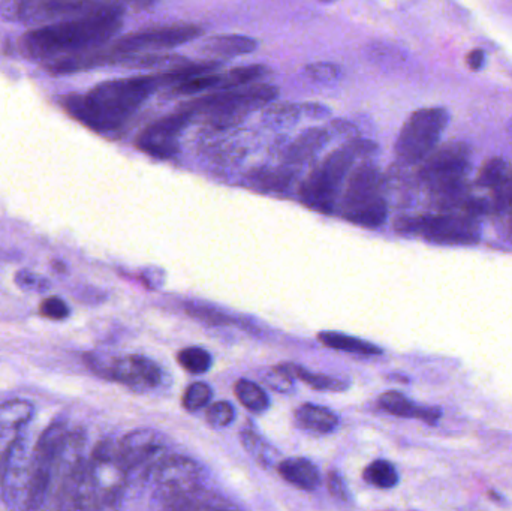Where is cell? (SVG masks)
<instances>
[{
	"label": "cell",
	"instance_id": "obj_1",
	"mask_svg": "<svg viewBox=\"0 0 512 511\" xmlns=\"http://www.w3.org/2000/svg\"><path fill=\"white\" fill-rule=\"evenodd\" d=\"M164 87L159 74L104 81L86 95H68L62 107L78 122L96 132H111L125 125L141 105Z\"/></svg>",
	"mask_w": 512,
	"mask_h": 511
},
{
	"label": "cell",
	"instance_id": "obj_2",
	"mask_svg": "<svg viewBox=\"0 0 512 511\" xmlns=\"http://www.w3.org/2000/svg\"><path fill=\"white\" fill-rule=\"evenodd\" d=\"M123 14V6H114L84 17L45 24L21 38V51L29 59L48 62L102 47L122 29Z\"/></svg>",
	"mask_w": 512,
	"mask_h": 511
},
{
	"label": "cell",
	"instance_id": "obj_3",
	"mask_svg": "<svg viewBox=\"0 0 512 511\" xmlns=\"http://www.w3.org/2000/svg\"><path fill=\"white\" fill-rule=\"evenodd\" d=\"M126 479L128 474L120 462L119 443L104 441L84 465L75 509H114L122 498Z\"/></svg>",
	"mask_w": 512,
	"mask_h": 511
},
{
	"label": "cell",
	"instance_id": "obj_4",
	"mask_svg": "<svg viewBox=\"0 0 512 511\" xmlns=\"http://www.w3.org/2000/svg\"><path fill=\"white\" fill-rule=\"evenodd\" d=\"M471 147L465 143H448L436 147L421 167L420 177L439 204L460 206L466 197V177L471 170Z\"/></svg>",
	"mask_w": 512,
	"mask_h": 511
},
{
	"label": "cell",
	"instance_id": "obj_5",
	"mask_svg": "<svg viewBox=\"0 0 512 511\" xmlns=\"http://www.w3.org/2000/svg\"><path fill=\"white\" fill-rule=\"evenodd\" d=\"M277 93L276 87L270 84L254 83L200 96L180 105V108L189 111L192 117L201 114L215 128H230L258 108L270 104Z\"/></svg>",
	"mask_w": 512,
	"mask_h": 511
},
{
	"label": "cell",
	"instance_id": "obj_6",
	"mask_svg": "<svg viewBox=\"0 0 512 511\" xmlns=\"http://www.w3.org/2000/svg\"><path fill=\"white\" fill-rule=\"evenodd\" d=\"M376 144L372 141H358L342 149L334 150L327 156L301 188V198L307 206L319 212L331 213L336 206L343 180L355 158L375 152Z\"/></svg>",
	"mask_w": 512,
	"mask_h": 511
},
{
	"label": "cell",
	"instance_id": "obj_7",
	"mask_svg": "<svg viewBox=\"0 0 512 511\" xmlns=\"http://www.w3.org/2000/svg\"><path fill=\"white\" fill-rule=\"evenodd\" d=\"M381 173L373 164H360L346 185L342 198L345 219L361 227L378 228L385 224L388 207L381 195Z\"/></svg>",
	"mask_w": 512,
	"mask_h": 511
},
{
	"label": "cell",
	"instance_id": "obj_8",
	"mask_svg": "<svg viewBox=\"0 0 512 511\" xmlns=\"http://www.w3.org/2000/svg\"><path fill=\"white\" fill-rule=\"evenodd\" d=\"M129 0H0V17L11 23H56L95 14Z\"/></svg>",
	"mask_w": 512,
	"mask_h": 511
},
{
	"label": "cell",
	"instance_id": "obj_9",
	"mask_svg": "<svg viewBox=\"0 0 512 511\" xmlns=\"http://www.w3.org/2000/svg\"><path fill=\"white\" fill-rule=\"evenodd\" d=\"M448 122L450 114L445 108H421L412 113L394 146L399 161L406 165L423 162L438 147Z\"/></svg>",
	"mask_w": 512,
	"mask_h": 511
},
{
	"label": "cell",
	"instance_id": "obj_10",
	"mask_svg": "<svg viewBox=\"0 0 512 511\" xmlns=\"http://www.w3.org/2000/svg\"><path fill=\"white\" fill-rule=\"evenodd\" d=\"M203 35V29L197 24H168V26L149 27L123 36L114 44L108 45L113 65H122L129 56L152 51L173 50L188 44Z\"/></svg>",
	"mask_w": 512,
	"mask_h": 511
},
{
	"label": "cell",
	"instance_id": "obj_11",
	"mask_svg": "<svg viewBox=\"0 0 512 511\" xmlns=\"http://www.w3.org/2000/svg\"><path fill=\"white\" fill-rule=\"evenodd\" d=\"M402 233L418 234L436 245H477L481 239L480 227L474 216L426 215L406 218L397 224Z\"/></svg>",
	"mask_w": 512,
	"mask_h": 511
},
{
	"label": "cell",
	"instance_id": "obj_12",
	"mask_svg": "<svg viewBox=\"0 0 512 511\" xmlns=\"http://www.w3.org/2000/svg\"><path fill=\"white\" fill-rule=\"evenodd\" d=\"M68 432L62 423L51 425L36 441L30 470L29 492H27V510L44 507L53 485L54 467L57 456L65 444Z\"/></svg>",
	"mask_w": 512,
	"mask_h": 511
},
{
	"label": "cell",
	"instance_id": "obj_13",
	"mask_svg": "<svg viewBox=\"0 0 512 511\" xmlns=\"http://www.w3.org/2000/svg\"><path fill=\"white\" fill-rule=\"evenodd\" d=\"M30 470H32V459L27 456L26 440L18 435L6 450L2 473H0V486H2V497L6 506L12 509H20V507L26 509Z\"/></svg>",
	"mask_w": 512,
	"mask_h": 511
},
{
	"label": "cell",
	"instance_id": "obj_14",
	"mask_svg": "<svg viewBox=\"0 0 512 511\" xmlns=\"http://www.w3.org/2000/svg\"><path fill=\"white\" fill-rule=\"evenodd\" d=\"M120 462L129 476H150L165 459V447L156 432L141 429L119 443Z\"/></svg>",
	"mask_w": 512,
	"mask_h": 511
},
{
	"label": "cell",
	"instance_id": "obj_15",
	"mask_svg": "<svg viewBox=\"0 0 512 511\" xmlns=\"http://www.w3.org/2000/svg\"><path fill=\"white\" fill-rule=\"evenodd\" d=\"M192 120V114L183 108L168 114L147 126L137 138V147L156 159H171L179 153V138Z\"/></svg>",
	"mask_w": 512,
	"mask_h": 511
},
{
	"label": "cell",
	"instance_id": "obj_16",
	"mask_svg": "<svg viewBox=\"0 0 512 511\" xmlns=\"http://www.w3.org/2000/svg\"><path fill=\"white\" fill-rule=\"evenodd\" d=\"M95 371L117 383L125 384L134 390L155 389L162 383V371L155 362L143 356H128L113 360L105 366L96 357L90 362Z\"/></svg>",
	"mask_w": 512,
	"mask_h": 511
},
{
	"label": "cell",
	"instance_id": "obj_17",
	"mask_svg": "<svg viewBox=\"0 0 512 511\" xmlns=\"http://www.w3.org/2000/svg\"><path fill=\"white\" fill-rule=\"evenodd\" d=\"M153 476H155L159 497L164 500V503H168L198 488L200 470L191 459L173 456V458H165L153 471Z\"/></svg>",
	"mask_w": 512,
	"mask_h": 511
},
{
	"label": "cell",
	"instance_id": "obj_18",
	"mask_svg": "<svg viewBox=\"0 0 512 511\" xmlns=\"http://www.w3.org/2000/svg\"><path fill=\"white\" fill-rule=\"evenodd\" d=\"M379 407L387 413L405 419H421L429 425H436L442 413L438 408H420L399 392H387L379 398Z\"/></svg>",
	"mask_w": 512,
	"mask_h": 511
},
{
	"label": "cell",
	"instance_id": "obj_19",
	"mask_svg": "<svg viewBox=\"0 0 512 511\" xmlns=\"http://www.w3.org/2000/svg\"><path fill=\"white\" fill-rule=\"evenodd\" d=\"M258 47V42L251 36L246 35H216L201 45V53L207 56L221 57V59H230V57L245 56V54L254 53Z\"/></svg>",
	"mask_w": 512,
	"mask_h": 511
},
{
	"label": "cell",
	"instance_id": "obj_20",
	"mask_svg": "<svg viewBox=\"0 0 512 511\" xmlns=\"http://www.w3.org/2000/svg\"><path fill=\"white\" fill-rule=\"evenodd\" d=\"M279 474L286 482L303 491H315L321 483L319 470L309 459H286L279 464Z\"/></svg>",
	"mask_w": 512,
	"mask_h": 511
},
{
	"label": "cell",
	"instance_id": "obj_21",
	"mask_svg": "<svg viewBox=\"0 0 512 511\" xmlns=\"http://www.w3.org/2000/svg\"><path fill=\"white\" fill-rule=\"evenodd\" d=\"M295 422L306 431L315 432V434H330L339 425V417L328 408L304 404L303 407L295 411Z\"/></svg>",
	"mask_w": 512,
	"mask_h": 511
},
{
	"label": "cell",
	"instance_id": "obj_22",
	"mask_svg": "<svg viewBox=\"0 0 512 511\" xmlns=\"http://www.w3.org/2000/svg\"><path fill=\"white\" fill-rule=\"evenodd\" d=\"M33 405L21 399L0 404V432L18 434L33 417Z\"/></svg>",
	"mask_w": 512,
	"mask_h": 511
},
{
	"label": "cell",
	"instance_id": "obj_23",
	"mask_svg": "<svg viewBox=\"0 0 512 511\" xmlns=\"http://www.w3.org/2000/svg\"><path fill=\"white\" fill-rule=\"evenodd\" d=\"M165 509L170 510H219L230 509V504H224L215 495L201 491L200 488L186 492L174 500L164 504Z\"/></svg>",
	"mask_w": 512,
	"mask_h": 511
},
{
	"label": "cell",
	"instance_id": "obj_24",
	"mask_svg": "<svg viewBox=\"0 0 512 511\" xmlns=\"http://www.w3.org/2000/svg\"><path fill=\"white\" fill-rule=\"evenodd\" d=\"M318 339L325 347L346 351V353L361 354V356H376L382 353L381 348L376 345L354 336L343 335V333L324 332L318 336Z\"/></svg>",
	"mask_w": 512,
	"mask_h": 511
},
{
	"label": "cell",
	"instance_id": "obj_25",
	"mask_svg": "<svg viewBox=\"0 0 512 511\" xmlns=\"http://www.w3.org/2000/svg\"><path fill=\"white\" fill-rule=\"evenodd\" d=\"M280 371L285 372L291 378H298V380L304 381L309 384L310 387L316 390H331V392H342V390L348 389V384L343 383L342 380L337 378L327 377V375L312 374V372L306 371V369L300 368L297 365H286L277 366Z\"/></svg>",
	"mask_w": 512,
	"mask_h": 511
},
{
	"label": "cell",
	"instance_id": "obj_26",
	"mask_svg": "<svg viewBox=\"0 0 512 511\" xmlns=\"http://www.w3.org/2000/svg\"><path fill=\"white\" fill-rule=\"evenodd\" d=\"M186 62H188V59L179 56V54L156 53V51H152V53H141L129 56L128 59L122 63V66L132 69L162 68L165 71V69L174 68V66L183 65V63Z\"/></svg>",
	"mask_w": 512,
	"mask_h": 511
},
{
	"label": "cell",
	"instance_id": "obj_27",
	"mask_svg": "<svg viewBox=\"0 0 512 511\" xmlns=\"http://www.w3.org/2000/svg\"><path fill=\"white\" fill-rule=\"evenodd\" d=\"M236 396L240 404L252 413H264L270 407L267 393L249 380H240L236 384Z\"/></svg>",
	"mask_w": 512,
	"mask_h": 511
},
{
	"label": "cell",
	"instance_id": "obj_28",
	"mask_svg": "<svg viewBox=\"0 0 512 511\" xmlns=\"http://www.w3.org/2000/svg\"><path fill=\"white\" fill-rule=\"evenodd\" d=\"M267 66L264 65H246L239 68L230 69L222 75L221 90L236 89V87L248 86L261 80L267 74Z\"/></svg>",
	"mask_w": 512,
	"mask_h": 511
},
{
	"label": "cell",
	"instance_id": "obj_29",
	"mask_svg": "<svg viewBox=\"0 0 512 511\" xmlns=\"http://www.w3.org/2000/svg\"><path fill=\"white\" fill-rule=\"evenodd\" d=\"M364 480L379 489H391L399 483L396 467L388 461H375L364 471Z\"/></svg>",
	"mask_w": 512,
	"mask_h": 511
},
{
	"label": "cell",
	"instance_id": "obj_30",
	"mask_svg": "<svg viewBox=\"0 0 512 511\" xmlns=\"http://www.w3.org/2000/svg\"><path fill=\"white\" fill-rule=\"evenodd\" d=\"M508 162L504 158H489L483 165H481L480 173L477 177V185L480 188L496 189L508 174Z\"/></svg>",
	"mask_w": 512,
	"mask_h": 511
},
{
	"label": "cell",
	"instance_id": "obj_31",
	"mask_svg": "<svg viewBox=\"0 0 512 511\" xmlns=\"http://www.w3.org/2000/svg\"><path fill=\"white\" fill-rule=\"evenodd\" d=\"M327 140V132L321 131V129H312V131L304 134L303 137L298 138L297 143L289 150V158L292 161L306 159V156L312 155L316 150L321 149L322 144Z\"/></svg>",
	"mask_w": 512,
	"mask_h": 511
},
{
	"label": "cell",
	"instance_id": "obj_32",
	"mask_svg": "<svg viewBox=\"0 0 512 511\" xmlns=\"http://www.w3.org/2000/svg\"><path fill=\"white\" fill-rule=\"evenodd\" d=\"M177 359H179L180 365H182L186 371L191 372V374H204V372L209 371L210 366H212V356H210L206 350H203V348H186V350L180 351Z\"/></svg>",
	"mask_w": 512,
	"mask_h": 511
},
{
	"label": "cell",
	"instance_id": "obj_33",
	"mask_svg": "<svg viewBox=\"0 0 512 511\" xmlns=\"http://www.w3.org/2000/svg\"><path fill=\"white\" fill-rule=\"evenodd\" d=\"M242 444L243 447L248 450L249 455H251L256 462H259V464L268 467V465H271V462H273L274 450H271V447L268 446L267 443H264L262 438H259L255 432H242Z\"/></svg>",
	"mask_w": 512,
	"mask_h": 511
},
{
	"label": "cell",
	"instance_id": "obj_34",
	"mask_svg": "<svg viewBox=\"0 0 512 511\" xmlns=\"http://www.w3.org/2000/svg\"><path fill=\"white\" fill-rule=\"evenodd\" d=\"M212 389L207 384L195 383L188 387L183 396V407L188 411H197L212 401Z\"/></svg>",
	"mask_w": 512,
	"mask_h": 511
},
{
	"label": "cell",
	"instance_id": "obj_35",
	"mask_svg": "<svg viewBox=\"0 0 512 511\" xmlns=\"http://www.w3.org/2000/svg\"><path fill=\"white\" fill-rule=\"evenodd\" d=\"M207 422L215 428H225L234 420V408L230 402H216L207 410Z\"/></svg>",
	"mask_w": 512,
	"mask_h": 511
},
{
	"label": "cell",
	"instance_id": "obj_36",
	"mask_svg": "<svg viewBox=\"0 0 512 511\" xmlns=\"http://www.w3.org/2000/svg\"><path fill=\"white\" fill-rule=\"evenodd\" d=\"M15 284L24 291H35V293H44L50 288V282L42 278L41 275L29 272V270H20L15 275Z\"/></svg>",
	"mask_w": 512,
	"mask_h": 511
},
{
	"label": "cell",
	"instance_id": "obj_37",
	"mask_svg": "<svg viewBox=\"0 0 512 511\" xmlns=\"http://www.w3.org/2000/svg\"><path fill=\"white\" fill-rule=\"evenodd\" d=\"M304 71L310 80L319 81V83H331L339 77V68L331 63H312L307 65Z\"/></svg>",
	"mask_w": 512,
	"mask_h": 511
},
{
	"label": "cell",
	"instance_id": "obj_38",
	"mask_svg": "<svg viewBox=\"0 0 512 511\" xmlns=\"http://www.w3.org/2000/svg\"><path fill=\"white\" fill-rule=\"evenodd\" d=\"M41 314L44 317L50 318V320H65L69 317L71 311H69L68 305L63 302L59 297H50L45 299L41 303Z\"/></svg>",
	"mask_w": 512,
	"mask_h": 511
},
{
	"label": "cell",
	"instance_id": "obj_39",
	"mask_svg": "<svg viewBox=\"0 0 512 511\" xmlns=\"http://www.w3.org/2000/svg\"><path fill=\"white\" fill-rule=\"evenodd\" d=\"M496 204L499 207L512 206V171H508L504 182L496 188Z\"/></svg>",
	"mask_w": 512,
	"mask_h": 511
},
{
	"label": "cell",
	"instance_id": "obj_40",
	"mask_svg": "<svg viewBox=\"0 0 512 511\" xmlns=\"http://www.w3.org/2000/svg\"><path fill=\"white\" fill-rule=\"evenodd\" d=\"M328 491L333 497H336L340 501H349L348 489H346L345 482L342 477L337 473H330L328 476Z\"/></svg>",
	"mask_w": 512,
	"mask_h": 511
},
{
	"label": "cell",
	"instance_id": "obj_41",
	"mask_svg": "<svg viewBox=\"0 0 512 511\" xmlns=\"http://www.w3.org/2000/svg\"><path fill=\"white\" fill-rule=\"evenodd\" d=\"M466 63H468L469 69H472V71H480V69H483L484 63H486V53L480 50V48L472 50L466 56Z\"/></svg>",
	"mask_w": 512,
	"mask_h": 511
},
{
	"label": "cell",
	"instance_id": "obj_42",
	"mask_svg": "<svg viewBox=\"0 0 512 511\" xmlns=\"http://www.w3.org/2000/svg\"><path fill=\"white\" fill-rule=\"evenodd\" d=\"M508 132H510V135L512 137V119L510 120V123H508Z\"/></svg>",
	"mask_w": 512,
	"mask_h": 511
},
{
	"label": "cell",
	"instance_id": "obj_43",
	"mask_svg": "<svg viewBox=\"0 0 512 511\" xmlns=\"http://www.w3.org/2000/svg\"><path fill=\"white\" fill-rule=\"evenodd\" d=\"M319 2H322V3H333V2H336V0H319Z\"/></svg>",
	"mask_w": 512,
	"mask_h": 511
},
{
	"label": "cell",
	"instance_id": "obj_44",
	"mask_svg": "<svg viewBox=\"0 0 512 511\" xmlns=\"http://www.w3.org/2000/svg\"><path fill=\"white\" fill-rule=\"evenodd\" d=\"M511 228H512V219H511Z\"/></svg>",
	"mask_w": 512,
	"mask_h": 511
}]
</instances>
